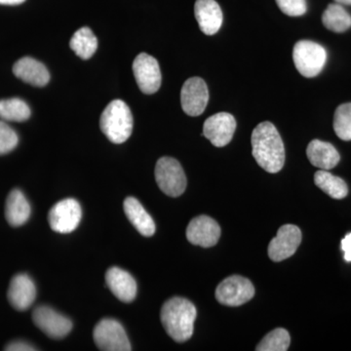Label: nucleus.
I'll use <instances>...</instances> for the list:
<instances>
[{"label":"nucleus","mask_w":351,"mask_h":351,"mask_svg":"<svg viewBox=\"0 0 351 351\" xmlns=\"http://www.w3.org/2000/svg\"><path fill=\"white\" fill-rule=\"evenodd\" d=\"M31 213V205L23 191L13 189L5 203V218L9 225L14 228L25 225L29 221Z\"/></svg>","instance_id":"20"},{"label":"nucleus","mask_w":351,"mask_h":351,"mask_svg":"<svg viewBox=\"0 0 351 351\" xmlns=\"http://www.w3.org/2000/svg\"><path fill=\"white\" fill-rule=\"evenodd\" d=\"M255 288L249 279L239 276L228 277L216 289V299L226 306H239L253 299Z\"/></svg>","instance_id":"7"},{"label":"nucleus","mask_w":351,"mask_h":351,"mask_svg":"<svg viewBox=\"0 0 351 351\" xmlns=\"http://www.w3.org/2000/svg\"><path fill=\"white\" fill-rule=\"evenodd\" d=\"M276 3L290 17H299L306 12V0H276Z\"/></svg>","instance_id":"29"},{"label":"nucleus","mask_w":351,"mask_h":351,"mask_svg":"<svg viewBox=\"0 0 351 351\" xmlns=\"http://www.w3.org/2000/svg\"><path fill=\"white\" fill-rule=\"evenodd\" d=\"M195 15L201 32L206 36H214L223 24V12L215 0H196Z\"/></svg>","instance_id":"17"},{"label":"nucleus","mask_w":351,"mask_h":351,"mask_svg":"<svg viewBox=\"0 0 351 351\" xmlns=\"http://www.w3.org/2000/svg\"><path fill=\"white\" fill-rule=\"evenodd\" d=\"M322 22L329 31L341 34L351 27V16L341 4H330L323 13Z\"/></svg>","instance_id":"24"},{"label":"nucleus","mask_w":351,"mask_h":351,"mask_svg":"<svg viewBox=\"0 0 351 351\" xmlns=\"http://www.w3.org/2000/svg\"><path fill=\"white\" fill-rule=\"evenodd\" d=\"M82 218V210L80 202L73 198L59 201L51 208L48 221L54 232L59 233L73 232L80 226Z\"/></svg>","instance_id":"8"},{"label":"nucleus","mask_w":351,"mask_h":351,"mask_svg":"<svg viewBox=\"0 0 351 351\" xmlns=\"http://www.w3.org/2000/svg\"><path fill=\"white\" fill-rule=\"evenodd\" d=\"M5 350L8 351H32L36 350L34 346L29 343H25V341H14V343H9L6 346Z\"/></svg>","instance_id":"30"},{"label":"nucleus","mask_w":351,"mask_h":351,"mask_svg":"<svg viewBox=\"0 0 351 351\" xmlns=\"http://www.w3.org/2000/svg\"><path fill=\"white\" fill-rule=\"evenodd\" d=\"M252 154L263 170L276 174L285 163V147L282 138L271 122L258 124L252 133Z\"/></svg>","instance_id":"1"},{"label":"nucleus","mask_w":351,"mask_h":351,"mask_svg":"<svg viewBox=\"0 0 351 351\" xmlns=\"http://www.w3.org/2000/svg\"><path fill=\"white\" fill-rule=\"evenodd\" d=\"M95 343L99 350L104 351H130V341L125 330L119 321L106 318L95 327Z\"/></svg>","instance_id":"6"},{"label":"nucleus","mask_w":351,"mask_h":351,"mask_svg":"<svg viewBox=\"0 0 351 351\" xmlns=\"http://www.w3.org/2000/svg\"><path fill=\"white\" fill-rule=\"evenodd\" d=\"M29 105L19 98L0 100V119L4 121L23 122L31 117Z\"/></svg>","instance_id":"25"},{"label":"nucleus","mask_w":351,"mask_h":351,"mask_svg":"<svg viewBox=\"0 0 351 351\" xmlns=\"http://www.w3.org/2000/svg\"><path fill=\"white\" fill-rule=\"evenodd\" d=\"M314 182L321 191L334 199H343L348 195V189L346 182L327 170L317 171L314 175Z\"/></svg>","instance_id":"23"},{"label":"nucleus","mask_w":351,"mask_h":351,"mask_svg":"<svg viewBox=\"0 0 351 351\" xmlns=\"http://www.w3.org/2000/svg\"><path fill=\"white\" fill-rule=\"evenodd\" d=\"M197 311L195 304L184 298L168 300L161 308L162 326L177 343H184L191 338L195 329Z\"/></svg>","instance_id":"2"},{"label":"nucleus","mask_w":351,"mask_h":351,"mask_svg":"<svg viewBox=\"0 0 351 351\" xmlns=\"http://www.w3.org/2000/svg\"><path fill=\"white\" fill-rule=\"evenodd\" d=\"M13 73L19 80L32 86H45L50 80V73L46 66L31 57H24L16 62Z\"/></svg>","instance_id":"18"},{"label":"nucleus","mask_w":351,"mask_h":351,"mask_svg":"<svg viewBox=\"0 0 351 351\" xmlns=\"http://www.w3.org/2000/svg\"><path fill=\"white\" fill-rule=\"evenodd\" d=\"M133 71L136 82L143 93L152 95L158 91L162 76L156 58L147 53H141L134 60Z\"/></svg>","instance_id":"9"},{"label":"nucleus","mask_w":351,"mask_h":351,"mask_svg":"<svg viewBox=\"0 0 351 351\" xmlns=\"http://www.w3.org/2000/svg\"><path fill=\"white\" fill-rule=\"evenodd\" d=\"M335 1L341 5H351V0H335Z\"/></svg>","instance_id":"33"},{"label":"nucleus","mask_w":351,"mask_h":351,"mask_svg":"<svg viewBox=\"0 0 351 351\" xmlns=\"http://www.w3.org/2000/svg\"><path fill=\"white\" fill-rule=\"evenodd\" d=\"M69 46L78 57L88 60L96 52L98 39L89 27H83L75 32L69 41Z\"/></svg>","instance_id":"22"},{"label":"nucleus","mask_w":351,"mask_h":351,"mask_svg":"<svg viewBox=\"0 0 351 351\" xmlns=\"http://www.w3.org/2000/svg\"><path fill=\"white\" fill-rule=\"evenodd\" d=\"M237 129V121L230 113L219 112L206 119L203 125V135L217 147L230 144Z\"/></svg>","instance_id":"13"},{"label":"nucleus","mask_w":351,"mask_h":351,"mask_svg":"<svg viewBox=\"0 0 351 351\" xmlns=\"http://www.w3.org/2000/svg\"><path fill=\"white\" fill-rule=\"evenodd\" d=\"M19 144V137L4 120H0V156L9 154Z\"/></svg>","instance_id":"28"},{"label":"nucleus","mask_w":351,"mask_h":351,"mask_svg":"<svg viewBox=\"0 0 351 351\" xmlns=\"http://www.w3.org/2000/svg\"><path fill=\"white\" fill-rule=\"evenodd\" d=\"M334 130L341 140L351 141V103L343 104L337 108Z\"/></svg>","instance_id":"27"},{"label":"nucleus","mask_w":351,"mask_h":351,"mask_svg":"<svg viewBox=\"0 0 351 351\" xmlns=\"http://www.w3.org/2000/svg\"><path fill=\"white\" fill-rule=\"evenodd\" d=\"M106 282L113 295L123 302H131L137 295V283L126 270L110 267L106 274Z\"/></svg>","instance_id":"16"},{"label":"nucleus","mask_w":351,"mask_h":351,"mask_svg":"<svg viewBox=\"0 0 351 351\" xmlns=\"http://www.w3.org/2000/svg\"><path fill=\"white\" fill-rule=\"evenodd\" d=\"M7 298L13 308L19 311H27L36 301V284L27 274H17L11 280Z\"/></svg>","instance_id":"15"},{"label":"nucleus","mask_w":351,"mask_h":351,"mask_svg":"<svg viewBox=\"0 0 351 351\" xmlns=\"http://www.w3.org/2000/svg\"><path fill=\"white\" fill-rule=\"evenodd\" d=\"M293 60L295 69L304 77L319 75L327 61V52L320 44L301 40L295 44Z\"/></svg>","instance_id":"4"},{"label":"nucleus","mask_w":351,"mask_h":351,"mask_svg":"<svg viewBox=\"0 0 351 351\" xmlns=\"http://www.w3.org/2000/svg\"><path fill=\"white\" fill-rule=\"evenodd\" d=\"M34 324L51 339H60L68 336L73 322L49 306L36 307L32 313Z\"/></svg>","instance_id":"10"},{"label":"nucleus","mask_w":351,"mask_h":351,"mask_svg":"<svg viewBox=\"0 0 351 351\" xmlns=\"http://www.w3.org/2000/svg\"><path fill=\"white\" fill-rule=\"evenodd\" d=\"M101 130L113 144H122L133 131V115L125 101H110L100 119Z\"/></svg>","instance_id":"3"},{"label":"nucleus","mask_w":351,"mask_h":351,"mask_svg":"<svg viewBox=\"0 0 351 351\" xmlns=\"http://www.w3.org/2000/svg\"><path fill=\"white\" fill-rule=\"evenodd\" d=\"M156 181L159 189L171 197H178L184 193L186 188V177L184 169L172 157H161L157 161L156 170Z\"/></svg>","instance_id":"5"},{"label":"nucleus","mask_w":351,"mask_h":351,"mask_svg":"<svg viewBox=\"0 0 351 351\" xmlns=\"http://www.w3.org/2000/svg\"><path fill=\"white\" fill-rule=\"evenodd\" d=\"M25 0H0L1 5H19L25 2Z\"/></svg>","instance_id":"32"},{"label":"nucleus","mask_w":351,"mask_h":351,"mask_svg":"<svg viewBox=\"0 0 351 351\" xmlns=\"http://www.w3.org/2000/svg\"><path fill=\"white\" fill-rule=\"evenodd\" d=\"M302 242V232L297 226L284 225L269 245V256L274 262H282L292 257Z\"/></svg>","instance_id":"12"},{"label":"nucleus","mask_w":351,"mask_h":351,"mask_svg":"<svg viewBox=\"0 0 351 351\" xmlns=\"http://www.w3.org/2000/svg\"><path fill=\"white\" fill-rule=\"evenodd\" d=\"M186 234L191 244L209 248L218 243L221 228L214 219L202 215L191 219Z\"/></svg>","instance_id":"14"},{"label":"nucleus","mask_w":351,"mask_h":351,"mask_svg":"<svg viewBox=\"0 0 351 351\" xmlns=\"http://www.w3.org/2000/svg\"><path fill=\"white\" fill-rule=\"evenodd\" d=\"M306 156L309 162L320 168V170L332 169L338 165L341 159L334 145L320 140H313L309 143Z\"/></svg>","instance_id":"19"},{"label":"nucleus","mask_w":351,"mask_h":351,"mask_svg":"<svg viewBox=\"0 0 351 351\" xmlns=\"http://www.w3.org/2000/svg\"><path fill=\"white\" fill-rule=\"evenodd\" d=\"M290 335L287 330L283 328H277L269 332L258 343L257 351H286L290 346Z\"/></svg>","instance_id":"26"},{"label":"nucleus","mask_w":351,"mask_h":351,"mask_svg":"<svg viewBox=\"0 0 351 351\" xmlns=\"http://www.w3.org/2000/svg\"><path fill=\"white\" fill-rule=\"evenodd\" d=\"M341 250L345 253L346 262H351V232L346 235L345 239L341 240Z\"/></svg>","instance_id":"31"},{"label":"nucleus","mask_w":351,"mask_h":351,"mask_svg":"<svg viewBox=\"0 0 351 351\" xmlns=\"http://www.w3.org/2000/svg\"><path fill=\"white\" fill-rule=\"evenodd\" d=\"M209 101V91L204 80L200 77L189 78L182 85L181 104L182 110L189 117L202 114Z\"/></svg>","instance_id":"11"},{"label":"nucleus","mask_w":351,"mask_h":351,"mask_svg":"<svg viewBox=\"0 0 351 351\" xmlns=\"http://www.w3.org/2000/svg\"><path fill=\"white\" fill-rule=\"evenodd\" d=\"M123 208L127 218L143 237H149L154 234L156 223L140 201L135 197H127L124 200Z\"/></svg>","instance_id":"21"}]
</instances>
